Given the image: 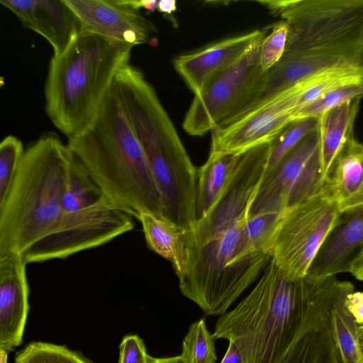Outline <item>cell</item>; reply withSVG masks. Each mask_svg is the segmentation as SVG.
I'll use <instances>...</instances> for the list:
<instances>
[{
  "instance_id": "obj_27",
  "label": "cell",
  "mask_w": 363,
  "mask_h": 363,
  "mask_svg": "<svg viewBox=\"0 0 363 363\" xmlns=\"http://www.w3.org/2000/svg\"><path fill=\"white\" fill-rule=\"evenodd\" d=\"M362 97L363 82L342 86L298 109L294 116V121L304 118H319L333 108Z\"/></svg>"
},
{
  "instance_id": "obj_10",
  "label": "cell",
  "mask_w": 363,
  "mask_h": 363,
  "mask_svg": "<svg viewBox=\"0 0 363 363\" xmlns=\"http://www.w3.org/2000/svg\"><path fill=\"white\" fill-rule=\"evenodd\" d=\"M320 141L318 125L265 173L249 218L284 211L320 193L323 175Z\"/></svg>"
},
{
  "instance_id": "obj_8",
  "label": "cell",
  "mask_w": 363,
  "mask_h": 363,
  "mask_svg": "<svg viewBox=\"0 0 363 363\" xmlns=\"http://www.w3.org/2000/svg\"><path fill=\"white\" fill-rule=\"evenodd\" d=\"M340 213V205L321 193L286 209L271 257L284 277L299 281L306 277Z\"/></svg>"
},
{
  "instance_id": "obj_5",
  "label": "cell",
  "mask_w": 363,
  "mask_h": 363,
  "mask_svg": "<svg viewBox=\"0 0 363 363\" xmlns=\"http://www.w3.org/2000/svg\"><path fill=\"white\" fill-rule=\"evenodd\" d=\"M285 21L284 56H303L337 68L363 64V0L258 1Z\"/></svg>"
},
{
  "instance_id": "obj_34",
  "label": "cell",
  "mask_w": 363,
  "mask_h": 363,
  "mask_svg": "<svg viewBox=\"0 0 363 363\" xmlns=\"http://www.w3.org/2000/svg\"><path fill=\"white\" fill-rule=\"evenodd\" d=\"M129 5L136 9L143 8L150 12L157 9L158 1L155 0H127Z\"/></svg>"
},
{
  "instance_id": "obj_21",
  "label": "cell",
  "mask_w": 363,
  "mask_h": 363,
  "mask_svg": "<svg viewBox=\"0 0 363 363\" xmlns=\"http://www.w3.org/2000/svg\"><path fill=\"white\" fill-rule=\"evenodd\" d=\"M353 284L341 281L337 297L331 308L330 320L340 363H363L362 326L354 319L345 305Z\"/></svg>"
},
{
  "instance_id": "obj_24",
  "label": "cell",
  "mask_w": 363,
  "mask_h": 363,
  "mask_svg": "<svg viewBox=\"0 0 363 363\" xmlns=\"http://www.w3.org/2000/svg\"><path fill=\"white\" fill-rule=\"evenodd\" d=\"M214 340L203 318L194 322L182 341L179 355L182 362L216 363L217 356Z\"/></svg>"
},
{
  "instance_id": "obj_11",
  "label": "cell",
  "mask_w": 363,
  "mask_h": 363,
  "mask_svg": "<svg viewBox=\"0 0 363 363\" xmlns=\"http://www.w3.org/2000/svg\"><path fill=\"white\" fill-rule=\"evenodd\" d=\"M326 74L298 84L227 124L213 129L210 152L240 155L272 143L294 121L301 94Z\"/></svg>"
},
{
  "instance_id": "obj_12",
  "label": "cell",
  "mask_w": 363,
  "mask_h": 363,
  "mask_svg": "<svg viewBox=\"0 0 363 363\" xmlns=\"http://www.w3.org/2000/svg\"><path fill=\"white\" fill-rule=\"evenodd\" d=\"M79 18L81 30L133 46L146 43L154 25L127 0H64Z\"/></svg>"
},
{
  "instance_id": "obj_2",
  "label": "cell",
  "mask_w": 363,
  "mask_h": 363,
  "mask_svg": "<svg viewBox=\"0 0 363 363\" xmlns=\"http://www.w3.org/2000/svg\"><path fill=\"white\" fill-rule=\"evenodd\" d=\"M113 204L138 220L163 216L160 195L115 82L93 121L66 145Z\"/></svg>"
},
{
  "instance_id": "obj_14",
  "label": "cell",
  "mask_w": 363,
  "mask_h": 363,
  "mask_svg": "<svg viewBox=\"0 0 363 363\" xmlns=\"http://www.w3.org/2000/svg\"><path fill=\"white\" fill-rule=\"evenodd\" d=\"M22 253L0 257V348L9 352L23 340L29 311V287Z\"/></svg>"
},
{
  "instance_id": "obj_38",
  "label": "cell",
  "mask_w": 363,
  "mask_h": 363,
  "mask_svg": "<svg viewBox=\"0 0 363 363\" xmlns=\"http://www.w3.org/2000/svg\"><path fill=\"white\" fill-rule=\"evenodd\" d=\"M7 352L5 350L0 348V363H6Z\"/></svg>"
},
{
  "instance_id": "obj_20",
  "label": "cell",
  "mask_w": 363,
  "mask_h": 363,
  "mask_svg": "<svg viewBox=\"0 0 363 363\" xmlns=\"http://www.w3.org/2000/svg\"><path fill=\"white\" fill-rule=\"evenodd\" d=\"M361 99L347 102L319 118L320 155L323 179L338 153L354 134V123Z\"/></svg>"
},
{
  "instance_id": "obj_36",
  "label": "cell",
  "mask_w": 363,
  "mask_h": 363,
  "mask_svg": "<svg viewBox=\"0 0 363 363\" xmlns=\"http://www.w3.org/2000/svg\"><path fill=\"white\" fill-rule=\"evenodd\" d=\"M350 273L359 281H363V250L352 263Z\"/></svg>"
},
{
  "instance_id": "obj_15",
  "label": "cell",
  "mask_w": 363,
  "mask_h": 363,
  "mask_svg": "<svg viewBox=\"0 0 363 363\" xmlns=\"http://www.w3.org/2000/svg\"><path fill=\"white\" fill-rule=\"evenodd\" d=\"M25 28L45 38L61 55L81 31V23L64 0H1Z\"/></svg>"
},
{
  "instance_id": "obj_7",
  "label": "cell",
  "mask_w": 363,
  "mask_h": 363,
  "mask_svg": "<svg viewBox=\"0 0 363 363\" xmlns=\"http://www.w3.org/2000/svg\"><path fill=\"white\" fill-rule=\"evenodd\" d=\"M158 189L163 216L186 230L196 223L197 170L176 128L157 125L139 138Z\"/></svg>"
},
{
  "instance_id": "obj_6",
  "label": "cell",
  "mask_w": 363,
  "mask_h": 363,
  "mask_svg": "<svg viewBox=\"0 0 363 363\" xmlns=\"http://www.w3.org/2000/svg\"><path fill=\"white\" fill-rule=\"evenodd\" d=\"M262 42L214 77L200 94L194 96L182 123L189 135L202 136L225 124L261 96L268 77V71H264L259 63Z\"/></svg>"
},
{
  "instance_id": "obj_18",
  "label": "cell",
  "mask_w": 363,
  "mask_h": 363,
  "mask_svg": "<svg viewBox=\"0 0 363 363\" xmlns=\"http://www.w3.org/2000/svg\"><path fill=\"white\" fill-rule=\"evenodd\" d=\"M138 220L149 249L169 261L177 277L182 276L188 260L187 230L162 215L143 213Z\"/></svg>"
},
{
  "instance_id": "obj_26",
  "label": "cell",
  "mask_w": 363,
  "mask_h": 363,
  "mask_svg": "<svg viewBox=\"0 0 363 363\" xmlns=\"http://www.w3.org/2000/svg\"><path fill=\"white\" fill-rule=\"evenodd\" d=\"M319 125V118H304L291 122L272 142L266 172L272 169L290 150Z\"/></svg>"
},
{
  "instance_id": "obj_25",
  "label": "cell",
  "mask_w": 363,
  "mask_h": 363,
  "mask_svg": "<svg viewBox=\"0 0 363 363\" xmlns=\"http://www.w3.org/2000/svg\"><path fill=\"white\" fill-rule=\"evenodd\" d=\"M14 363H91L65 346L33 342L20 351Z\"/></svg>"
},
{
  "instance_id": "obj_33",
  "label": "cell",
  "mask_w": 363,
  "mask_h": 363,
  "mask_svg": "<svg viewBox=\"0 0 363 363\" xmlns=\"http://www.w3.org/2000/svg\"><path fill=\"white\" fill-rule=\"evenodd\" d=\"M157 10L165 16H170L172 18V13L177 11V1L174 0L158 1Z\"/></svg>"
},
{
  "instance_id": "obj_9",
  "label": "cell",
  "mask_w": 363,
  "mask_h": 363,
  "mask_svg": "<svg viewBox=\"0 0 363 363\" xmlns=\"http://www.w3.org/2000/svg\"><path fill=\"white\" fill-rule=\"evenodd\" d=\"M133 228V217L103 196L91 205L62 213L55 230L30 247L24 258L27 264L65 259L107 243Z\"/></svg>"
},
{
  "instance_id": "obj_35",
  "label": "cell",
  "mask_w": 363,
  "mask_h": 363,
  "mask_svg": "<svg viewBox=\"0 0 363 363\" xmlns=\"http://www.w3.org/2000/svg\"><path fill=\"white\" fill-rule=\"evenodd\" d=\"M363 205V184L359 190L341 207V211H347L357 206Z\"/></svg>"
},
{
  "instance_id": "obj_37",
  "label": "cell",
  "mask_w": 363,
  "mask_h": 363,
  "mask_svg": "<svg viewBox=\"0 0 363 363\" xmlns=\"http://www.w3.org/2000/svg\"><path fill=\"white\" fill-rule=\"evenodd\" d=\"M147 363H183L180 356L155 358L150 357Z\"/></svg>"
},
{
  "instance_id": "obj_32",
  "label": "cell",
  "mask_w": 363,
  "mask_h": 363,
  "mask_svg": "<svg viewBox=\"0 0 363 363\" xmlns=\"http://www.w3.org/2000/svg\"><path fill=\"white\" fill-rule=\"evenodd\" d=\"M220 363H243L240 351L233 342H229L227 351Z\"/></svg>"
},
{
  "instance_id": "obj_1",
  "label": "cell",
  "mask_w": 363,
  "mask_h": 363,
  "mask_svg": "<svg viewBox=\"0 0 363 363\" xmlns=\"http://www.w3.org/2000/svg\"><path fill=\"white\" fill-rule=\"evenodd\" d=\"M340 285L336 276L289 280L270 261L249 294L220 315L213 337L233 342L243 363H283L298 339L330 313Z\"/></svg>"
},
{
  "instance_id": "obj_39",
  "label": "cell",
  "mask_w": 363,
  "mask_h": 363,
  "mask_svg": "<svg viewBox=\"0 0 363 363\" xmlns=\"http://www.w3.org/2000/svg\"><path fill=\"white\" fill-rule=\"evenodd\" d=\"M362 326V325H361ZM362 334H363V326H362Z\"/></svg>"
},
{
  "instance_id": "obj_30",
  "label": "cell",
  "mask_w": 363,
  "mask_h": 363,
  "mask_svg": "<svg viewBox=\"0 0 363 363\" xmlns=\"http://www.w3.org/2000/svg\"><path fill=\"white\" fill-rule=\"evenodd\" d=\"M118 363H147L150 355L143 340L137 335L125 336L119 346Z\"/></svg>"
},
{
  "instance_id": "obj_19",
  "label": "cell",
  "mask_w": 363,
  "mask_h": 363,
  "mask_svg": "<svg viewBox=\"0 0 363 363\" xmlns=\"http://www.w3.org/2000/svg\"><path fill=\"white\" fill-rule=\"evenodd\" d=\"M239 157L210 152L206 162L197 170L196 221L209 212L221 196L234 174Z\"/></svg>"
},
{
  "instance_id": "obj_31",
  "label": "cell",
  "mask_w": 363,
  "mask_h": 363,
  "mask_svg": "<svg viewBox=\"0 0 363 363\" xmlns=\"http://www.w3.org/2000/svg\"><path fill=\"white\" fill-rule=\"evenodd\" d=\"M345 305L356 322L363 326V292L350 291L346 297Z\"/></svg>"
},
{
  "instance_id": "obj_22",
  "label": "cell",
  "mask_w": 363,
  "mask_h": 363,
  "mask_svg": "<svg viewBox=\"0 0 363 363\" xmlns=\"http://www.w3.org/2000/svg\"><path fill=\"white\" fill-rule=\"evenodd\" d=\"M69 151V150H68ZM62 201V213H69L99 201L103 193L80 162L70 153Z\"/></svg>"
},
{
  "instance_id": "obj_29",
  "label": "cell",
  "mask_w": 363,
  "mask_h": 363,
  "mask_svg": "<svg viewBox=\"0 0 363 363\" xmlns=\"http://www.w3.org/2000/svg\"><path fill=\"white\" fill-rule=\"evenodd\" d=\"M269 28L271 32L263 39L259 48V63L265 72L276 65L284 56L288 37V27L282 20Z\"/></svg>"
},
{
  "instance_id": "obj_28",
  "label": "cell",
  "mask_w": 363,
  "mask_h": 363,
  "mask_svg": "<svg viewBox=\"0 0 363 363\" xmlns=\"http://www.w3.org/2000/svg\"><path fill=\"white\" fill-rule=\"evenodd\" d=\"M24 151L22 142L13 135H8L1 142L0 203L9 191Z\"/></svg>"
},
{
  "instance_id": "obj_13",
  "label": "cell",
  "mask_w": 363,
  "mask_h": 363,
  "mask_svg": "<svg viewBox=\"0 0 363 363\" xmlns=\"http://www.w3.org/2000/svg\"><path fill=\"white\" fill-rule=\"evenodd\" d=\"M269 28L229 38L199 51L174 59V67L188 87L199 95L217 74L242 58L255 45L262 42Z\"/></svg>"
},
{
  "instance_id": "obj_16",
  "label": "cell",
  "mask_w": 363,
  "mask_h": 363,
  "mask_svg": "<svg viewBox=\"0 0 363 363\" xmlns=\"http://www.w3.org/2000/svg\"><path fill=\"white\" fill-rule=\"evenodd\" d=\"M363 250V205L341 211L320 247L307 277L320 279L350 272Z\"/></svg>"
},
{
  "instance_id": "obj_3",
  "label": "cell",
  "mask_w": 363,
  "mask_h": 363,
  "mask_svg": "<svg viewBox=\"0 0 363 363\" xmlns=\"http://www.w3.org/2000/svg\"><path fill=\"white\" fill-rule=\"evenodd\" d=\"M133 47L81 30L61 55L52 57L45 110L60 132L70 138L93 121L118 72L129 63Z\"/></svg>"
},
{
  "instance_id": "obj_23",
  "label": "cell",
  "mask_w": 363,
  "mask_h": 363,
  "mask_svg": "<svg viewBox=\"0 0 363 363\" xmlns=\"http://www.w3.org/2000/svg\"><path fill=\"white\" fill-rule=\"evenodd\" d=\"M286 211L248 218L243 230V245L247 255L272 257L273 244Z\"/></svg>"
},
{
  "instance_id": "obj_17",
  "label": "cell",
  "mask_w": 363,
  "mask_h": 363,
  "mask_svg": "<svg viewBox=\"0 0 363 363\" xmlns=\"http://www.w3.org/2000/svg\"><path fill=\"white\" fill-rule=\"evenodd\" d=\"M362 184L363 143L353 134L325 176L320 193L341 207L359 190Z\"/></svg>"
},
{
  "instance_id": "obj_4",
  "label": "cell",
  "mask_w": 363,
  "mask_h": 363,
  "mask_svg": "<svg viewBox=\"0 0 363 363\" xmlns=\"http://www.w3.org/2000/svg\"><path fill=\"white\" fill-rule=\"evenodd\" d=\"M69 153L53 135L27 148L5 200L0 203V257L23 254L53 232L62 215Z\"/></svg>"
}]
</instances>
